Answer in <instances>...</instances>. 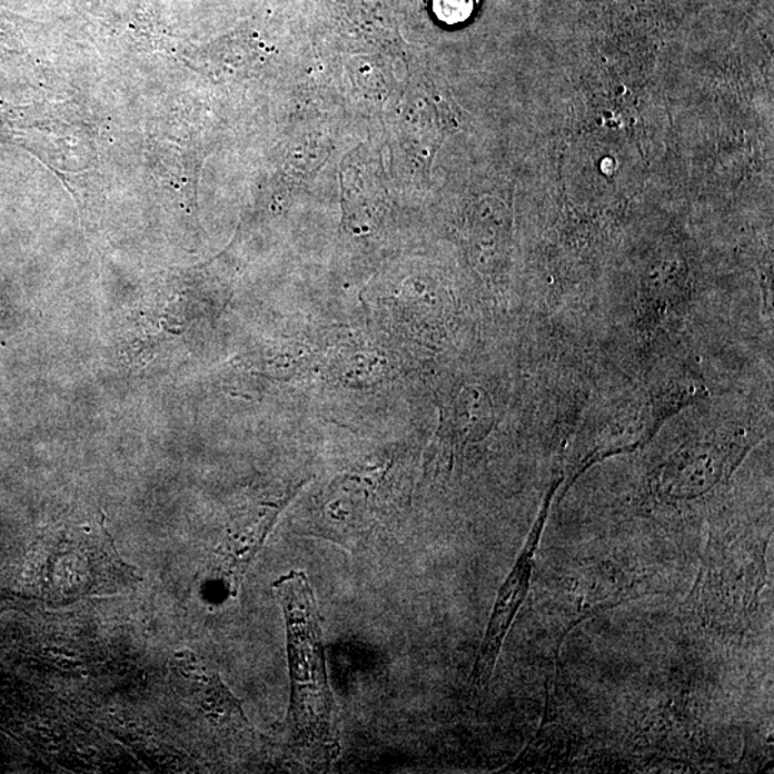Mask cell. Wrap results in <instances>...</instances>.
<instances>
[{"label": "cell", "instance_id": "1", "mask_svg": "<svg viewBox=\"0 0 774 774\" xmlns=\"http://www.w3.org/2000/svg\"><path fill=\"white\" fill-rule=\"evenodd\" d=\"M272 589L286 623L291 688L287 717L290 747L306 766L327 768L339 757L340 737L315 593L302 570L281 575Z\"/></svg>", "mask_w": 774, "mask_h": 774}, {"label": "cell", "instance_id": "2", "mask_svg": "<svg viewBox=\"0 0 774 774\" xmlns=\"http://www.w3.org/2000/svg\"><path fill=\"white\" fill-rule=\"evenodd\" d=\"M136 570L102 523L62 524L33 549L29 583L49 603L69 604L131 588Z\"/></svg>", "mask_w": 774, "mask_h": 774}, {"label": "cell", "instance_id": "3", "mask_svg": "<svg viewBox=\"0 0 774 774\" xmlns=\"http://www.w3.org/2000/svg\"><path fill=\"white\" fill-rule=\"evenodd\" d=\"M286 498L275 500V503H262L247 510L245 515L238 516L231 527L227 529L226 538L216 550L215 563H212V574L218 583L225 585L228 592L237 593L242 577H245L251 560L255 559L258 550L287 504L299 490L301 486Z\"/></svg>", "mask_w": 774, "mask_h": 774}, {"label": "cell", "instance_id": "4", "mask_svg": "<svg viewBox=\"0 0 774 774\" xmlns=\"http://www.w3.org/2000/svg\"><path fill=\"white\" fill-rule=\"evenodd\" d=\"M456 420L468 438H484L494 424V408L489 396L479 387L465 389L456 405Z\"/></svg>", "mask_w": 774, "mask_h": 774}, {"label": "cell", "instance_id": "5", "mask_svg": "<svg viewBox=\"0 0 774 774\" xmlns=\"http://www.w3.org/2000/svg\"><path fill=\"white\" fill-rule=\"evenodd\" d=\"M434 11L441 22H465L474 11L473 0H434Z\"/></svg>", "mask_w": 774, "mask_h": 774}]
</instances>
